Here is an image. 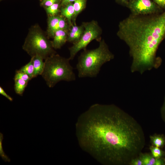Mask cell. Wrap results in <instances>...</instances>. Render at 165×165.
Returning a JSON list of instances; mask_svg holds the SVG:
<instances>
[{"mask_svg": "<svg viewBox=\"0 0 165 165\" xmlns=\"http://www.w3.org/2000/svg\"><path fill=\"white\" fill-rule=\"evenodd\" d=\"M70 60L54 54L45 60L43 71L41 75L50 88L53 87L61 81L69 82L75 80Z\"/></svg>", "mask_w": 165, "mask_h": 165, "instance_id": "4", "label": "cell"}, {"mask_svg": "<svg viewBox=\"0 0 165 165\" xmlns=\"http://www.w3.org/2000/svg\"><path fill=\"white\" fill-rule=\"evenodd\" d=\"M68 31L59 30L54 33L53 40L51 42L52 46L55 49H60L67 41L68 33Z\"/></svg>", "mask_w": 165, "mask_h": 165, "instance_id": "8", "label": "cell"}, {"mask_svg": "<svg viewBox=\"0 0 165 165\" xmlns=\"http://www.w3.org/2000/svg\"><path fill=\"white\" fill-rule=\"evenodd\" d=\"M162 9H165V0H152Z\"/></svg>", "mask_w": 165, "mask_h": 165, "instance_id": "24", "label": "cell"}, {"mask_svg": "<svg viewBox=\"0 0 165 165\" xmlns=\"http://www.w3.org/2000/svg\"><path fill=\"white\" fill-rule=\"evenodd\" d=\"M131 0H115L118 4L125 6L127 3Z\"/></svg>", "mask_w": 165, "mask_h": 165, "instance_id": "28", "label": "cell"}, {"mask_svg": "<svg viewBox=\"0 0 165 165\" xmlns=\"http://www.w3.org/2000/svg\"><path fill=\"white\" fill-rule=\"evenodd\" d=\"M76 0H63L61 3V5L65 6L67 5L74 2Z\"/></svg>", "mask_w": 165, "mask_h": 165, "instance_id": "29", "label": "cell"}, {"mask_svg": "<svg viewBox=\"0 0 165 165\" xmlns=\"http://www.w3.org/2000/svg\"><path fill=\"white\" fill-rule=\"evenodd\" d=\"M57 1V0H46L43 4L47 7L56 3Z\"/></svg>", "mask_w": 165, "mask_h": 165, "instance_id": "26", "label": "cell"}, {"mask_svg": "<svg viewBox=\"0 0 165 165\" xmlns=\"http://www.w3.org/2000/svg\"><path fill=\"white\" fill-rule=\"evenodd\" d=\"M19 70L27 74L31 79L34 78V68L32 59L31 58L28 63L22 67Z\"/></svg>", "mask_w": 165, "mask_h": 165, "instance_id": "15", "label": "cell"}, {"mask_svg": "<svg viewBox=\"0 0 165 165\" xmlns=\"http://www.w3.org/2000/svg\"><path fill=\"white\" fill-rule=\"evenodd\" d=\"M0 94L1 95L6 97L10 101H13V98L8 95L5 91L4 90L1 86H0Z\"/></svg>", "mask_w": 165, "mask_h": 165, "instance_id": "25", "label": "cell"}, {"mask_svg": "<svg viewBox=\"0 0 165 165\" xmlns=\"http://www.w3.org/2000/svg\"><path fill=\"white\" fill-rule=\"evenodd\" d=\"M163 164V161L162 160L160 159V158H156L154 165H161Z\"/></svg>", "mask_w": 165, "mask_h": 165, "instance_id": "30", "label": "cell"}, {"mask_svg": "<svg viewBox=\"0 0 165 165\" xmlns=\"http://www.w3.org/2000/svg\"><path fill=\"white\" fill-rule=\"evenodd\" d=\"M46 10L47 13L50 16H55L59 12V4L55 3L46 7Z\"/></svg>", "mask_w": 165, "mask_h": 165, "instance_id": "20", "label": "cell"}, {"mask_svg": "<svg viewBox=\"0 0 165 165\" xmlns=\"http://www.w3.org/2000/svg\"><path fill=\"white\" fill-rule=\"evenodd\" d=\"M61 13L62 16L67 19L69 25L72 26V20L75 13L73 4L69 3L62 8L61 10Z\"/></svg>", "mask_w": 165, "mask_h": 165, "instance_id": "11", "label": "cell"}, {"mask_svg": "<svg viewBox=\"0 0 165 165\" xmlns=\"http://www.w3.org/2000/svg\"><path fill=\"white\" fill-rule=\"evenodd\" d=\"M129 48L132 72L141 74L155 67L158 47L165 38V11L148 15L130 14L121 21L116 33Z\"/></svg>", "mask_w": 165, "mask_h": 165, "instance_id": "2", "label": "cell"}, {"mask_svg": "<svg viewBox=\"0 0 165 165\" xmlns=\"http://www.w3.org/2000/svg\"><path fill=\"white\" fill-rule=\"evenodd\" d=\"M14 89L16 93L22 96L28 82L21 79H15Z\"/></svg>", "mask_w": 165, "mask_h": 165, "instance_id": "13", "label": "cell"}, {"mask_svg": "<svg viewBox=\"0 0 165 165\" xmlns=\"http://www.w3.org/2000/svg\"><path fill=\"white\" fill-rule=\"evenodd\" d=\"M140 156L142 161L143 165H155L156 158L152 155L145 154L140 155Z\"/></svg>", "mask_w": 165, "mask_h": 165, "instance_id": "17", "label": "cell"}, {"mask_svg": "<svg viewBox=\"0 0 165 165\" xmlns=\"http://www.w3.org/2000/svg\"><path fill=\"white\" fill-rule=\"evenodd\" d=\"M32 79L27 74L20 71L16 70L14 80L21 79L28 82Z\"/></svg>", "mask_w": 165, "mask_h": 165, "instance_id": "19", "label": "cell"}, {"mask_svg": "<svg viewBox=\"0 0 165 165\" xmlns=\"http://www.w3.org/2000/svg\"><path fill=\"white\" fill-rule=\"evenodd\" d=\"M60 16H51L48 19V33L50 36H52L53 31L57 25L60 19Z\"/></svg>", "mask_w": 165, "mask_h": 165, "instance_id": "14", "label": "cell"}, {"mask_svg": "<svg viewBox=\"0 0 165 165\" xmlns=\"http://www.w3.org/2000/svg\"><path fill=\"white\" fill-rule=\"evenodd\" d=\"M34 68V78L41 75L44 70L45 63L41 57L36 55L31 57Z\"/></svg>", "mask_w": 165, "mask_h": 165, "instance_id": "10", "label": "cell"}, {"mask_svg": "<svg viewBox=\"0 0 165 165\" xmlns=\"http://www.w3.org/2000/svg\"><path fill=\"white\" fill-rule=\"evenodd\" d=\"M71 27L68 34L67 41L74 44L80 39L84 32V27L82 24L79 26L75 24Z\"/></svg>", "mask_w": 165, "mask_h": 165, "instance_id": "9", "label": "cell"}, {"mask_svg": "<svg viewBox=\"0 0 165 165\" xmlns=\"http://www.w3.org/2000/svg\"><path fill=\"white\" fill-rule=\"evenodd\" d=\"M0 155L2 159L5 162H10V159L5 153L2 147V140L3 138V134L0 133Z\"/></svg>", "mask_w": 165, "mask_h": 165, "instance_id": "22", "label": "cell"}, {"mask_svg": "<svg viewBox=\"0 0 165 165\" xmlns=\"http://www.w3.org/2000/svg\"><path fill=\"white\" fill-rule=\"evenodd\" d=\"M82 24L84 27L83 34L79 40L69 48L70 60H73L79 51L86 49L87 45L93 40L100 41L101 39L102 30L97 21L92 20L83 22Z\"/></svg>", "mask_w": 165, "mask_h": 165, "instance_id": "6", "label": "cell"}, {"mask_svg": "<svg viewBox=\"0 0 165 165\" xmlns=\"http://www.w3.org/2000/svg\"><path fill=\"white\" fill-rule=\"evenodd\" d=\"M139 156L133 159L131 162L130 165H143V163H142V161L140 157H139Z\"/></svg>", "mask_w": 165, "mask_h": 165, "instance_id": "23", "label": "cell"}, {"mask_svg": "<svg viewBox=\"0 0 165 165\" xmlns=\"http://www.w3.org/2000/svg\"><path fill=\"white\" fill-rule=\"evenodd\" d=\"M69 26L65 18L62 16H60L59 22L54 28L53 32V37L55 32L59 30H63L68 31Z\"/></svg>", "mask_w": 165, "mask_h": 165, "instance_id": "16", "label": "cell"}, {"mask_svg": "<svg viewBox=\"0 0 165 165\" xmlns=\"http://www.w3.org/2000/svg\"><path fill=\"white\" fill-rule=\"evenodd\" d=\"M76 133L82 149L105 165H130L145 144L139 124L112 104L92 105L79 117Z\"/></svg>", "mask_w": 165, "mask_h": 165, "instance_id": "1", "label": "cell"}, {"mask_svg": "<svg viewBox=\"0 0 165 165\" xmlns=\"http://www.w3.org/2000/svg\"><path fill=\"white\" fill-rule=\"evenodd\" d=\"M87 0H76L73 4L75 10V13L72 20L74 24L78 15L85 8Z\"/></svg>", "mask_w": 165, "mask_h": 165, "instance_id": "12", "label": "cell"}, {"mask_svg": "<svg viewBox=\"0 0 165 165\" xmlns=\"http://www.w3.org/2000/svg\"><path fill=\"white\" fill-rule=\"evenodd\" d=\"M99 42L97 48L85 49L78 57L76 67L79 78L95 77L99 73L102 65L114 58L104 39Z\"/></svg>", "mask_w": 165, "mask_h": 165, "instance_id": "3", "label": "cell"}, {"mask_svg": "<svg viewBox=\"0 0 165 165\" xmlns=\"http://www.w3.org/2000/svg\"><path fill=\"white\" fill-rule=\"evenodd\" d=\"M152 155L156 158H160L163 155L162 150L156 146H151L150 148Z\"/></svg>", "mask_w": 165, "mask_h": 165, "instance_id": "21", "label": "cell"}, {"mask_svg": "<svg viewBox=\"0 0 165 165\" xmlns=\"http://www.w3.org/2000/svg\"><path fill=\"white\" fill-rule=\"evenodd\" d=\"M150 138L151 142L155 146L160 147L163 146L164 144L165 140L162 136L155 135L151 136Z\"/></svg>", "mask_w": 165, "mask_h": 165, "instance_id": "18", "label": "cell"}, {"mask_svg": "<svg viewBox=\"0 0 165 165\" xmlns=\"http://www.w3.org/2000/svg\"><path fill=\"white\" fill-rule=\"evenodd\" d=\"M161 114L163 120L165 122V98L163 105L161 109Z\"/></svg>", "mask_w": 165, "mask_h": 165, "instance_id": "27", "label": "cell"}, {"mask_svg": "<svg viewBox=\"0 0 165 165\" xmlns=\"http://www.w3.org/2000/svg\"><path fill=\"white\" fill-rule=\"evenodd\" d=\"M46 0H43L42 3V4H43V3H44V2L46 1Z\"/></svg>", "mask_w": 165, "mask_h": 165, "instance_id": "31", "label": "cell"}, {"mask_svg": "<svg viewBox=\"0 0 165 165\" xmlns=\"http://www.w3.org/2000/svg\"><path fill=\"white\" fill-rule=\"evenodd\" d=\"M22 48L31 57L38 55L45 60L56 53L51 42L48 40L42 31L38 26L30 29Z\"/></svg>", "mask_w": 165, "mask_h": 165, "instance_id": "5", "label": "cell"}, {"mask_svg": "<svg viewBox=\"0 0 165 165\" xmlns=\"http://www.w3.org/2000/svg\"><path fill=\"white\" fill-rule=\"evenodd\" d=\"M134 15H148L162 13V9L152 0H131L126 5Z\"/></svg>", "mask_w": 165, "mask_h": 165, "instance_id": "7", "label": "cell"}]
</instances>
